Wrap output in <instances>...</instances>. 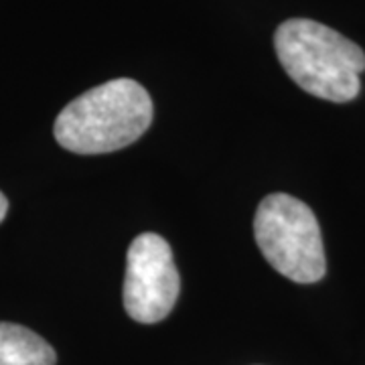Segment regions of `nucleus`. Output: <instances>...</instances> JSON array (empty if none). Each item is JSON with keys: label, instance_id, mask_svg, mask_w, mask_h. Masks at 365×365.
<instances>
[{"label": "nucleus", "instance_id": "obj_1", "mask_svg": "<svg viewBox=\"0 0 365 365\" xmlns=\"http://www.w3.org/2000/svg\"><path fill=\"white\" fill-rule=\"evenodd\" d=\"M150 93L138 81L118 78L78 96L59 112L55 140L76 155H106L136 143L153 124Z\"/></svg>", "mask_w": 365, "mask_h": 365}, {"label": "nucleus", "instance_id": "obj_2", "mask_svg": "<svg viewBox=\"0 0 365 365\" xmlns=\"http://www.w3.org/2000/svg\"><path fill=\"white\" fill-rule=\"evenodd\" d=\"M280 66L300 90L345 104L359 96L364 49L335 29L311 19H288L274 33Z\"/></svg>", "mask_w": 365, "mask_h": 365}, {"label": "nucleus", "instance_id": "obj_3", "mask_svg": "<svg viewBox=\"0 0 365 365\" xmlns=\"http://www.w3.org/2000/svg\"><path fill=\"white\" fill-rule=\"evenodd\" d=\"M254 235L268 264L288 280L313 284L325 276L321 227L313 209L297 197H264L254 217Z\"/></svg>", "mask_w": 365, "mask_h": 365}, {"label": "nucleus", "instance_id": "obj_4", "mask_svg": "<svg viewBox=\"0 0 365 365\" xmlns=\"http://www.w3.org/2000/svg\"><path fill=\"white\" fill-rule=\"evenodd\" d=\"M181 278L169 242L146 232L134 237L126 254L124 309L136 323L155 325L167 319L179 299Z\"/></svg>", "mask_w": 365, "mask_h": 365}, {"label": "nucleus", "instance_id": "obj_5", "mask_svg": "<svg viewBox=\"0 0 365 365\" xmlns=\"http://www.w3.org/2000/svg\"><path fill=\"white\" fill-rule=\"evenodd\" d=\"M55 364V349L37 333L14 323H0V365Z\"/></svg>", "mask_w": 365, "mask_h": 365}, {"label": "nucleus", "instance_id": "obj_6", "mask_svg": "<svg viewBox=\"0 0 365 365\" xmlns=\"http://www.w3.org/2000/svg\"><path fill=\"white\" fill-rule=\"evenodd\" d=\"M6 211H9V201H6V197L2 195V191H0V222L6 217Z\"/></svg>", "mask_w": 365, "mask_h": 365}]
</instances>
